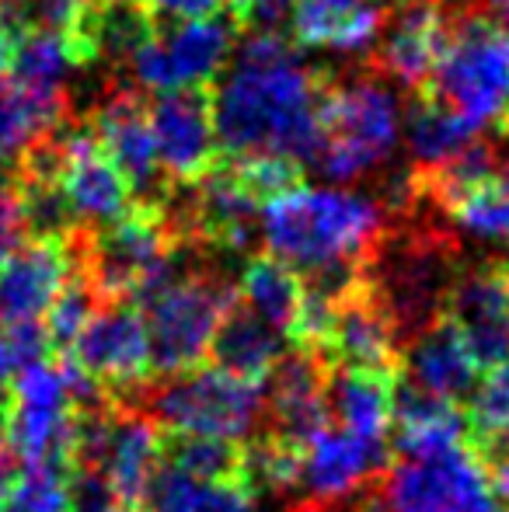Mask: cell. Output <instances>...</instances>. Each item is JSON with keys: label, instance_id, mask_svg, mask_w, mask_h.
Returning a JSON list of instances; mask_svg holds the SVG:
<instances>
[{"label": "cell", "instance_id": "6da1fadb", "mask_svg": "<svg viewBox=\"0 0 509 512\" xmlns=\"http://www.w3.org/2000/svg\"><path fill=\"white\" fill-rule=\"evenodd\" d=\"M328 81L314 74L279 32H252L217 91L210 95L213 129L224 154H276L314 164L321 147V98Z\"/></svg>", "mask_w": 509, "mask_h": 512}, {"label": "cell", "instance_id": "7a4b0ae2", "mask_svg": "<svg viewBox=\"0 0 509 512\" xmlns=\"http://www.w3.org/2000/svg\"><path fill=\"white\" fill-rule=\"evenodd\" d=\"M258 230L272 258L307 276L318 290L346 297L367 272L384 237V209L339 185H290L258 209Z\"/></svg>", "mask_w": 509, "mask_h": 512}, {"label": "cell", "instance_id": "3957f363", "mask_svg": "<svg viewBox=\"0 0 509 512\" xmlns=\"http://www.w3.org/2000/svg\"><path fill=\"white\" fill-rule=\"evenodd\" d=\"M426 91L475 129L503 126L509 115V28L492 21L482 7L454 14Z\"/></svg>", "mask_w": 509, "mask_h": 512}, {"label": "cell", "instance_id": "277c9868", "mask_svg": "<svg viewBox=\"0 0 509 512\" xmlns=\"http://www.w3.org/2000/svg\"><path fill=\"white\" fill-rule=\"evenodd\" d=\"M321 147L314 168L335 185L370 175L391 157L401 133L398 102L381 77L328 84L321 98Z\"/></svg>", "mask_w": 509, "mask_h": 512}, {"label": "cell", "instance_id": "5b68a950", "mask_svg": "<svg viewBox=\"0 0 509 512\" xmlns=\"http://www.w3.org/2000/svg\"><path fill=\"white\" fill-rule=\"evenodd\" d=\"M81 418L84 411L70 394L67 366L42 356L14 373L4 446L25 467L77 471Z\"/></svg>", "mask_w": 509, "mask_h": 512}, {"label": "cell", "instance_id": "8992f818", "mask_svg": "<svg viewBox=\"0 0 509 512\" xmlns=\"http://www.w3.org/2000/svg\"><path fill=\"white\" fill-rule=\"evenodd\" d=\"M234 304H238V286L224 283L217 272L189 269L136 304L147 321L154 373L175 377L196 370L210 356L213 335Z\"/></svg>", "mask_w": 509, "mask_h": 512}, {"label": "cell", "instance_id": "52a82bcc", "mask_svg": "<svg viewBox=\"0 0 509 512\" xmlns=\"http://www.w3.org/2000/svg\"><path fill=\"white\" fill-rule=\"evenodd\" d=\"M147 408L171 436H217L241 443L265 418V384L220 366H196L164 377V384L147 394Z\"/></svg>", "mask_w": 509, "mask_h": 512}, {"label": "cell", "instance_id": "ba28073f", "mask_svg": "<svg viewBox=\"0 0 509 512\" xmlns=\"http://www.w3.org/2000/svg\"><path fill=\"white\" fill-rule=\"evenodd\" d=\"M164 429L140 411H91L81 418L77 471H91L105 481L123 506L140 509L164 467Z\"/></svg>", "mask_w": 509, "mask_h": 512}, {"label": "cell", "instance_id": "9c48e42d", "mask_svg": "<svg viewBox=\"0 0 509 512\" xmlns=\"http://www.w3.org/2000/svg\"><path fill=\"white\" fill-rule=\"evenodd\" d=\"M67 349L70 363H77L95 384L119 398L140 394L154 373L147 321L133 300H105Z\"/></svg>", "mask_w": 509, "mask_h": 512}, {"label": "cell", "instance_id": "30bf717a", "mask_svg": "<svg viewBox=\"0 0 509 512\" xmlns=\"http://www.w3.org/2000/svg\"><path fill=\"white\" fill-rule=\"evenodd\" d=\"M391 512H499L485 467L475 453L450 450L429 460H398L387 474Z\"/></svg>", "mask_w": 509, "mask_h": 512}, {"label": "cell", "instance_id": "8fae6325", "mask_svg": "<svg viewBox=\"0 0 509 512\" xmlns=\"http://www.w3.org/2000/svg\"><path fill=\"white\" fill-rule=\"evenodd\" d=\"M53 178L77 223L109 227L129 213L133 192L123 171L102 150L95 129H70L53 136Z\"/></svg>", "mask_w": 509, "mask_h": 512}, {"label": "cell", "instance_id": "7c38bea8", "mask_svg": "<svg viewBox=\"0 0 509 512\" xmlns=\"http://www.w3.org/2000/svg\"><path fill=\"white\" fill-rule=\"evenodd\" d=\"M150 133L161 171L178 185H196L217 168L220 143L213 129L210 95L203 88H182L157 95L147 108Z\"/></svg>", "mask_w": 509, "mask_h": 512}, {"label": "cell", "instance_id": "4fadbf2b", "mask_svg": "<svg viewBox=\"0 0 509 512\" xmlns=\"http://www.w3.org/2000/svg\"><path fill=\"white\" fill-rule=\"evenodd\" d=\"M443 317L454 321L482 370L509 359V265L485 262L450 283Z\"/></svg>", "mask_w": 509, "mask_h": 512}, {"label": "cell", "instance_id": "5bb4252c", "mask_svg": "<svg viewBox=\"0 0 509 512\" xmlns=\"http://www.w3.org/2000/svg\"><path fill=\"white\" fill-rule=\"evenodd\" d=\"M77 269L74 237H32L0 265V328L42 321Z\"/></svg>", "mask_w": 509, "mask_h": 512}, {"label": "cell", "instance_id": "9a60e30c", "mask_svg": "<svg viewBox=\"0 0 509 512\" xmlns=\"http://www.w3.org/2000/svg\"><path fill=\"white\" fill-rule=\"evenodd\" d=\"M387 467V443L363 439L349 429L328 422L314 432L307 443H300V481L304 495L318 506L346 499L360 492L377 471Z\"/></svg>", "mask_w": 509, "mask_h": 512}, {"label": "cell", "instance_id": "2e32d148", "mask_svg": "<svg viewBox=\"0 0 509 512\" xmlns=\"http://www.w3.org/2000/svg\"><path fill=\"white\" fill-rule=\"evenodd\" d=\"M450 21H454V14H447L433 0H415V4L398 7V14L387 18L381 32L374 70L398 81L412 95L426 91L433 84L436 63H440L443 46L450 39Z\"/></svg>", "mask_w": 509, "mask_h": 512}, {"label": "cell", "instance_id": "e0dca14e", "mask_svg": "<svg viewBox=\"0 0 509 512\" xmlns=\"http://www.w3.org/2000/svg\"><path fill=\"white\" fill-rule=\"evenodd\" d=\"M91 129H95L102 150L112 157V164L123 171L129 192L147 199L143 206L168 203V189H164V171L157 164L147 108L140 105V98L133 91H116L112 98H105L102 108L95 112V126Z\"/></svg>", "mask_w": 509, "mask_h": 512}, {"label": "cell", "instance_id": "ac0fdd59", "mask_svg": "<svg viewBox=\"0 0 509 512\" xmlns=\"http://www.w3.org/2000/svg\"><path fill=\"white\" fill-rule=\"evenodd\" d=\"M321 359H332L335 366L398 370V328L374 297L367 276L335 304Z\"/></svg>", "mask_w": 509, "mask_h": 512}, {"label": "cell", "instance_id": "d6986e66", "mask_svg": "<svg viewBox=\"0 0 509 512\" xmlns=\"http://www.w3.org/2000/svg\"><path fill=\"white\" fill-rule=\"evenodd\" d=\"M325 359L311 349H300L293 356H283L276 370L269 373L265 387V415L272 418V436L286 443H307L318 429H325L328 398H325Z\"/></svg>", "mask_w": 509, "mask_h": 512}, {"label": "cell", "instance_id": "ffe728a7", "mask_svg": "<svg viewBox=\"0 0 509 512\" xmlns=\"http://www.w3.org/2000/svg\"><path fill=\"white\" fill-rule=\"evenodd\" d=\"M387 25L381 0H293L290 32L297 46L367 53Z\"/></svg>", "mask_w": 509, "mask_h": 512}, {"label": "cell", "instance_id": "44dd1931", "mask_svg": "<svg viewBox=\"0 0 509 512\" xmlns=\"http://www.w3.org/2000/svg\"><path fill=\"white\" fill-rule=\"evenodd\" d=\"M405 370L412 387L436 394V398L457 401L464 394H475L482 366L475 363V356H471L461 331L454 328V321L436 314L426 328H419L412 335V345L405 352Z\"/></svg>", "mask_w": 509, "mask_h": 512}, {"label": "cell", "instance_id": "7402d4cb", "mask_svg": "<svg viewBox=\"0 0 509 512\" xmlns=\"http://www.w3.org/2000/svg\"><path fill=\"white\" fill-rule=\"evenodd\" d=\"M328 418L339 429L363 439L387 443L398 398V370H363V366H335L325 380Z\"/></svg>", "mask_w": 509, "mask_h": 512}, {"label": "cell", "instance_id": "603a6c76", "mask_svg": "<svg viewBox=\"0 0 509 512\" xmlns=\"http://www.w3.org/2000/svg\"><path fill=\"white\" fill-rule=\"evenodd\" d=\"M391 432L401 460L443 457L468 443V415L457 408V401L436 398L419 387H398Z\"/></svg>", "mask_w": 509, "mask_h": 512}, {"label": "cell", "instance_id": "cb8c5ba5", "mask_svg": "<svg viewBox=\"0 0 509 512\" xmlns=\"http://www.w3.org/2000/svg\"><path fill=\"white\" fill-rule=\"evenodd\" d=\"M67 115V95L63 91H39L28 84L0 81V175H18L42 140L60 129Z\"/></svg>", "mask_w": 509, "mask_h": 512}, {"label": "cell", "instance_id": "d4e9b609", "mask_svg": "<svg viewBox=\"0 0 509 512\" xmlns=\"http://www.w3.org/2000/svg\"><path fill=\"white\" fill-rule=\"evenodd\" d=\"M164 60H168L171 91L206 88L224 74L234 49V21L217 14L210 18L175 21L171 32H161Z\"/></svg>", "mask_w": 509, "mask_h": 512}, {"label": "cell", "instance_id": "484cf974", "mask_svg": "<svg viewBox=\"0 0 509 512\" xmlns=\"http://www.w3.org/2000/svg\"><path fill=\"white\" fill-rule=\"evenodd\" d=\"M238 297H241V304L252 310L255 317H262L269 328L293 338L300 310H304L307 286L286 262H279V258H272V255H258V258H248L245 269H241Z\"/></svg>", "mask_w": 509, "mask_h": 512}, {"label": "cell", "instance_id": "4316f807", "mask_svg": "<svg viewBox=\"0 0 509 512\" xmlns=\"http://www.w3.org/2000/svg\"><path fill=\"white\" fill-rule=\"evenodd\" d=\"M210 356L220 370L265 384V377L283 359V335L276 328H269L262 317H255L248 307L234 304L220 321L217 335H213Z\"/></svg>", "mask_w": 509, "mask_h": 512}, {"label": "cell", "instance_id": "83f0119b", "mask_svg": "<svg viewBox=\"0 0 509 512\" xmlns=\"http://www.w3.org/2000/svg\"><path fill=\"white\" fill-rule=\"evenodd\" d=\"M143 506L147 512H258V495L241 478H192L164 464Z\"/></svg>", "mask_w": 509, "mask_h": 512}, {"label": "cell", "instance_id": "f1b7e54d", "mask_svg": "<svg viewBox=\"0 0 509 512\" xmlns=\"http://www.w3.org/2000/svg\"><path fill=\"white\" fill-rule=\"evenodd\" d=\"M478 129L468 119L447 108L436 95L422 91L408 112V150L419 171H433L461 154L468 143H475Z\"/></svg>", "mask_w": 509, "mask_h": 512}, {"label": "cell", "instance_id": "f546056e", "mask_svg": "<svg viewBox=\"0 0 509 512\" xmlns=\"http://www.w3.org/2000/svg\"><path fill=\"white\" fill-rule=\"evenodd\" d=\"M440 209L478 241L509 244V164H492L482 178L464 185Z\"/></svg>", "mask_w": 509, "mask_h": 512}, {"label": "cell", "instance_id": "4dcf8cb0", "mask_svg": "<svg viewBox=\"0 0 509 512\" xmlns=\"http://www.w3.org/2000/svg\"><path fill=\"white\" fill-rule=\"evenodd\" d=\"M74 67H81V56L70 46V39L46 32V28H28V32L18 35V46H14V60H11L14 81L39 91H63V84H67Z\"/></svg>", "mask_w": 509, "mask_h": 512}, {"label": "cell", "instance_id": "1f68e13d", "mask_svg": "<svg viewBox=\"0 0 509 512\" xmlns=\"http://www.w3.org/2000/svg\"><path fill=\"white\" fill-rule=\"evenodd\" d=\"M468 443L485 464L499 453H509V359L492 366L489 377L471 394Z\"/></svg>", "mask_w": 509, "mask_h": 512}, {"label": "cell", "instance_id": "d6a6232c", "mask_svg": "<svg viewBox=\"0 0 509 512\" xmlns=\"http://www.w3.org/2000/svg\"><path fill=\"white\" fill-rule=\"evenodd\" d=\"M164 464L178 467L192 478H241L245 446L217 436H175L164 446Z\"/></svg>", "mask_w": 509, "mask_h": 512}, {"label": "cell", "instance_id": "836d02e7", "mask_svg": "<svg viewBox=\"0 0 509 512\" xmlns=\"http://www.w3.org/2000/svg\"><path fill=\"white\" fill-rule=\"evenodd\" d=\"M74 509V471L63 467H25L14 474L0 512H70Z\"/></svg>", "mask_w": 509, "mask_h": 512}, {"label": "cell", "instance_id": "e575fe53", "mask_svg": "<svg viewBox=\"0 0 509 512\" xmlns=\"http://www.w3.org/2000/svg\"><path fill=\"white\" fill-rule=\"evenodd\" d=\"M102 304H105V300L98 297L95 283L88 279L81 258H77V269L70 272V279L63 283V290L56 293V300L46 310V335H49V342L63 345V349H67V345L74 342L77 335H81L84 324L91 321V314H95V310L102 307Z\"/></svg>", "mask_w": 509, "mask_h": 512}, {"label": "cell", "instance_id": "d590c367", "mask_svg": "<svg viewBox=\"0 0 509 512\" xmlns=\"http://www.w3.org/2000/svg\"><path fill=\"white\" fill-rule=\"evenodd\" d=\"M231 168L238 171L241 182L255 192L258 203H265V199L279 196V192H286L290 185H297V175H300V164L286 161V157H276V154L234 157Z\"/></svg>", "mask_w": 509, "mask_h": 512}, {"label": "cell", "instance_id": "8d00e7d4", "mask_svg": "<svg viewBox=\"0 0 509 512\" xmlns=\"http://www.w3.org/2000/svg\"><path fill=\"white\" fill-rule=\"evenodd\" d=\"M25 234H28V223H25L18 189L0 185V265L25 244Z\"/></svg>", "mask_w": 509, "mask_h": 512}, {"label": "cell", "instance_id": "74e56055", "mask_svg": "<svg viewBox=\"0 0 509 512\" xmlns=\"http://www.w3.org/2000/svg\"><path fill=\"white\" fill-rule=\"evenodd\" d=\"M293 0H248L245 11L238 14V25L252 32H279L290 21Z\"/></svg>", "mask_w": 509, "mask_h": 512}, {"label": "cell", "instance_id": "f35d334b", "mask_svg": "<svg viewBox=\"0 0 509 512\" xmlns=\"http://www.w3.org/2000/svg\"><path fill=\"white\" fill-rule=\"evenodd\" d=\"M224 7V0H147V11L154 21H192L210 18Z\"/></svg>", "mask_w": 509, "mask_h": 512}, {"label": "cell", "instance_id": "ab89813d", "mask_svg": "<svg viewBox=\"0 0 509 512\" xmlns=\"http://www.w3.org/2000/svg\"><path fill=\"white\" fill-rule=\"evenodd\" d=\"M332 506H335L332 512H391L387 499L377 492H353V495H346V499L332 502Z\"/></svg>", "mask_w": 509, "mask_h": 512}, {"label": "cell", "instance_id": "60d3db41", "mask_svg": "<svg viewBox=\"0 0 509 512\" xmlns=\"http://www.w3.org/2000/svg\"><path fill=\"white\" fill-rule=\"evenodd\" d=\"M489 474H492V492H496L499 502L509 506V453H499V457L489 460Z\"/></svg>", "mask_w": 509, "mask_h": 512}, {"label": "cell", "instance_id": "b9f144b4", "mask_svg": "<svg viewBox=\"0 0 509 512\" xmlns=\"http://www.w3.org/2000/svg\"><path fill=\"white\" fill-rule=\"evenodd\" d=\"M14 46H18V32L11 28V21L0 14V81L11 74V60H14Z\"/></svg>", "mask_w": 509, "mask_h": 512}, {"label": "cell", "instance_id": "7bdbcfd3", "mask_svg": "<svg viewBox=\"0 0 509 512\" xmlns=\"http://www.w3.org/2000/svg\"><path fill=\"white\" fill-rule=\"evenodd\" d=\"M7 405H11V391H7V384H0V432H4L7 422Z\"/></svg>", "mask_w": 509, "mask_h": 512}, {"label": "cell", "instance_id": "ee69618b", "mask_svg": "<svg viewBox=\"0 0 509 512\" xmlns=\"http://www.w3.org/2000/svg\"><path fill=\"white\" fill-rule=\"evenodd\" d=\"M499 133H503V136H509V115H506V119H503V126H499Z\"/></svg>", "mask_w": 509, "mask_h": 512}, {"label": "cell", "instance_id": "f6af8a7d", "mask_svg": "<svg viewBox=\"0 0 509 512\" xmlns=\"http://www.w3.org/2000/svg\"><path fill=\"white\" fill-rule=\"evenodd\" d=\"M105 4H136V0H105Z\"/></svg>", "mask_w": 509, "mask_h": 512}]
</instances>
